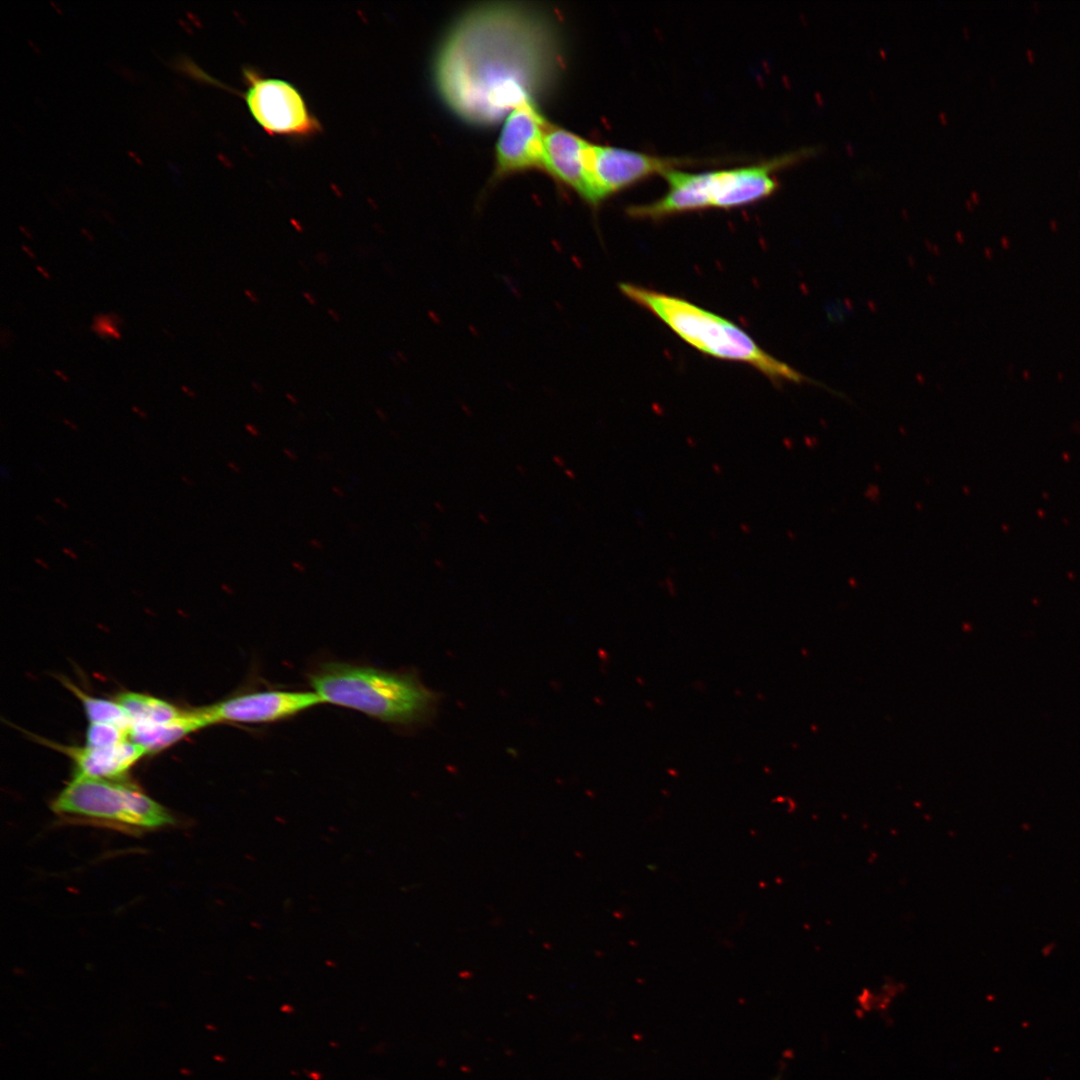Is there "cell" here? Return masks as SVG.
<instances>
[{
    "label": "cell",
    "mask_w": 1080,
    "mask_h": 1080,
    "mask_svg": "<svg viewBox=\"0 0 1080 1080\" xmlns=\"http://www.w3.org/2000/svg\"><path fill=\"white\" fill-rule=\"evenodd\" d=\"M291 567L299 573H304L306 571V566L297 560L291 562Z\"/></svg>",
    "instance_id": "cell-27"
},
{
    "label": "cell",
    "mask_w": 1080,
    "mask_h": 1080,
    "mask_svg": "<svg viewBox=\"0 0 1080 1080\" xmlns=\"http://www.w3.org/2000/svg\"><path fill=\"white\" fill-rule=\"evenodd\" d=\"M327 313L335 322L340 321V315L335 309L328 308Z\"/></svg>",
    "instance_id": "cell-32"
},
{
    "label": "cell",
    "mask_w": 1080,
    "mask_h": 1080,
    "mask_svg": "<svg viewBox=\"0 0 1080 1080\" xmlns=\"http://www.w3.org/2000/svg\"><path fill=\"white\" fill-rule=\"evenodd\" d=\"M547 123L535 101H526L509 112L496 143L495 177L531 169L544 170Z\"/></svg>",
    "instance_id": "cell-8"
},
{
    "label": "cell",
    "mask_w": 1080,
    "mask_h": 1080,
    "mask_svg": "<svg viewBox=\"0 0 1080 1080\" xmlns=\"http://www.w3.org/2000/svg\"><path fill=\"white\" fill-rule=\"evenodd\" d=\"M52 810L128 832L154 830L175 822L165 807L120 779L74 776L54 799Z\"/></svg>",
    "instance_id": "cell-4"
},
{
    "label": "cell",
    "mask_w": 1080,
    "mask_h": 1080,
    "mask_svg": "<svg viewBox=\"0 0 1080 1080\" xmlns=\"http://www.w3.org/2000/svg\"><path fill=\"white\" fill-rule=\"evenodd\" d=\"M375 413H376V415L378 416V418L381 421H383V422L387 421V414L384 412V410H382L380 408H375Z\"/></svg>",
    "instance_id": "cell-34"
},
{
    "label": "cell",
    "mask_w": 1080,
    "mask_h": 1080,
    "mask_svg": "<svg viewBox=\"0 0 1080 1080\" xmlns=\"http://www.w3.org/2000/svg\"><path fill=\"white\" fill-rule=\"evenodd\" d=\"M305 675L323 704L354 710L393 727L423 725L438 704V695L414 672L326 659Z\"/></svg>",
    "instance_id": "cell-2"
},
{
    "label": "cell",
    "mask_w": 1080,
    "mask_h": 1080,
    "mask_svg": "<svg viewBox=\"0 0 1080 1080\" xmlns=\"http://www.w3.org/2000/svg\"><path fill=\"white\" fill-rule=\"evenodd\" d=\"M63 422H64V424H66L67 426H69V427H70L71 429H73L74 431H76V430L78 429L77 425H76L75 423H73V422L69 421L68 419H63Z\"/></svg>",
    "instance_id": "cell-45"
},
{
    "label": "cell",
    "mask_w": 1080,
    "mask_h": 1080,
    "mask_svg": "<svg viewBox=\"0 0 1080 1080\" xmlns=\"http://www.w3.org/2000/svg\"><path fill=\"white\" fill-rule=\"evenodd\" d=\"M551 27L535 11L478 7L453 26L434 65L436 86L463 119L492 124L534 96L558 64Z\"/></svg>",
    "instance_id": "cell-1"
},
{
    "label": "cell",
    "mask_w": 1080,
    "mask_h": 1080,
    "mask_svg": "<svg viewBox=\"0 0 1080 1080\" xmlns=\"http://www.w3.org/2000/svg\"><path fill=\"white\" fill-rule=\"evenodd\" d=\"M285 397L292 405H297L298 404L297 397L295 395H293L292 393L287 392L285 394Z\"/></svg>",
    "instance_id": "cell-37"
},
{
    "label": "cell",
    "mask_w": 1080,
    "mask_h": 1080,
    "mask_svg": "<svg viewBox=\"0 0 1080 1080\" xmlns=\"http://www.w3.org/2000/svg\"><path fill=\"white\" fill-rule=\"evenodd\" d=\"M244 428L245 431L252 437H259L261 434L259 428L252 423H246Z\"/></svg>",
    "instance_id": "cell-18"
},
{
    "label": "cell",
    "mask_w": 1080,
    "mask_h": 1080,
    "mask_svg": "<svg viewBox=\"0 0 1080 1080\" xmlns=\"http://www.w3.org/2000/svg\"><path fill=\"white\" fill-rule=\"evenodd\" d=\"M251 387L255 392H257L259 394H262L264 392V387L262 386V384H260L257 381H252L251 382Z\"/></svg>",
    "instance_id": "cell-33"
},
{
    "label": "cell",
    "mask_w": 1080,
    "mask_h": 1080,
    "mask_svg": "<svg viewBox=\"0 0 1080 1080\" xmlns=\"http://www.w3.org/2000/svg\"><path fill=\"white\" fill-rule=\"evenodd\" d=\"M516 470L523 477H525L527 475V470L522 464H517L516 465Z\"/></svg>",
    "instance_id": "cell-40"
},
{
    "label": "cell",
    "mask_w": 1080,
    "mask_h": 1080,
    "mask_svg": "<svg viewBox=\"0 0 1080 1080\" xmlns=\"http://www.w3.org/2000/svg\"><path fill=\"white\" fill-rule=\"evenodd\" d=\"M53 373L57 378H59L61 381L65 382V383L69 382V380H70L69 376L63 370L54 369Z\"/></svg>",
    "instance_id": "cell-26"
},
{
    "label": "cell",
    "mask_w": 1080,
    "mask_h": 1080,
    "mask_svg": "<svg viewBox=\"0 0 1080 1080\" xmlns=\"http://www.w3.org/2000/svg\"><path fill=\"white\" fill-rule=\"evenodd\" d=\"M50 4L57 10L59 14L62 13L57 3H55L54 1H50Z\"/></svg>",
    "instance_id": "cell-52"
},
{
    "label": "cell",
    "mask_w": 1080,
    "mask_h": 1080,
    "mask_svg": "<svg viewBox=\"0 0 1080 1080\" xmlns=\"http://www.w3.org/2000/svg\"><path fill=\"white\" fill-rule=\"evenodd\" d=\"M243 293H244V296L248 299V301L250 303L259 304L260 299H259L258 295L254 291H252L249 288H245Z\"/></svg>",
    "instance_id": "cell-17"
},
{
    "label": "cell",
    "mask_w": 1080,
    "mask_h": 1080,
    "mask_svg": "<svg viewBox=\"0 0 1080 1080\" xmlns=\"http://www.w3.org/2000/svg\"><path fill=\"white\" fill-rule=\"evenodd\" d=\"M180 390H181V392H182V393H183L184 395H186V396H187V397H189V398H192V399H194V398H196V397H197V394H196V392H195V391H194V390H193L192 388H190L189 386H187V385H185V384H182V385L180 386Z\"/></svg>",
    "instance_id": "cell-21"
},
{
    "label": "cell",
    "mask_w": 1080,
    "mask_h": 1080,
    "mask_svg": "<svg viewBox=\"0 0 1080 1080\" xmlns=\"http://www.w3.org/2000/svg\"><path fill=\"white\" fill-rule=\"evenodd\" d=\"M116 701L126 710L132 724H162L176 722L186 717L189 711L181 710L162 699L137 692H124Z\"/></svg>",
    "instance_id": "cell-12"
},
{
    "label": "cell",
    "mask_w": 1080,
    "mask_h": 1080,
    "mask_svg": "<svg viewBox=\"0 0 1080 1080\" xmlns=\"http://www.w3.org/2000/svg\"><path fill=\"white\" fill-rule=\"evenodd\" d=\"M591 142L548 121L544 134V170L589 202L588 155Z\"/></svg>",
    "instance_id": "cell-9"
},
{
    "label": "cell",
    "mask_w": 1080,
    "mask_h": 1080,
    "mask_svg": "<svg viewBox=\"0 0 1080 1080\" xmlns=\"http://www.w3.org/2000/svg\"><path fill=\"white\" fill-rule=\"evenodd\" d=\"M242 75L246 89L237 93L266 133L303 140L320 132L319 120L292 83L267 77L251 67L243 68Z\"/></svg>",
    "instance_id": "cell-5"
},
{
    "label": "cell",
    "mask_w": 1080,
    "mask_h": 1080,
    "mask_svg": "<svg viewBox=\"0 0 1080 1080\" xmlns=\"http://www.w3.org/2000/svg\"><path fill=\"white\" fill-rule=\"evenodd\" d=\"M623 295L651 312L681 339L715 358L746 363L769 379L802 382V374L763 350L729 320L685 299L645 287L621 283Z\"/></svg>",
    "instance_id": "cell-3"
},
{
    "label": "cell",
    "mask_w": 1080,
    "mask_h": 1080,
    "mask_svg": "<svg viewBox=\"0 0 1080 1080\" xmlns=\"http://www.w3.org/2000/svg\"><path fill=\"white\" fill-rule=\"evenodd\" d=\"M181 478L187 485H189V486L194 485L193 481H190L186 476H182Z\"/></svg>",
    "instance_id": "cell-51"
},
{
    "label": "cell",
    "mask_w": 1080,
    "mask_h": 1080,
    "mask_svg": "<svg viewBox=\"0 0 1080 1080\" xmlns=\"http://www.w3.org/2000/svg\"><path fill=\"white\" fill-rule=\"evenodd\" d=\"M34 561H35V562H36V563H37L38 565H41V566H42V568H44V569H49V568H50L49 564H48V563H46L45 561H43V560H42V559H40V558H35V559H34Z\"/></svg>",
    "instance_id": "cell-42"
},
{
    "label": "cell",
    "mask_w": 1080,
    "mask_h": 1080,
    "mask_svg": "<svg viewBox=\"0 0 1080 1080\" xmlns=\"http://www.w3.org/2000/svg\"><path fill=\"white\" fill-rule=\"evenodd\" d=\"M283 454L288 460L292 462H295L298 459L297 454L290 448H283Z\"/></svg>",
    "instance_id": "cell-24"
},
{
    "label": "cell",
    "mask_w": 1080,
    "mask_h": 1080,
    "mask_svg": "<svg viewBox=\"0 0 1080 1080\" xmlns=\"http://www.w3.org/2000/svg\"><path fill=\"white\" fill-rule=\"evenodd\" d=\"M36 518L39 519V521L43 522L44 524H48V522L45 521V519L42 516H37Z\"/></svg>",
    "instance_id": "cell-55"
},
{
    "label": "cell",
    "mask_w": 1080,
    "mask_h": 1080,
    "mask_svg": "<svg viewBox=\"0 0 1080 1080\" xmlns=\"http://www.w3.org/2000/svg\"><path fill=\"white\" fill-rule=\"evenodd\" d=\"M477 518L483 525L489 524V518L483 512H478Z\"/></svg>",
    "instance_id": "cell-35"
},
{
    "label": "cell",
    "mask_w": 1080,
    "mask_h": 1080,
    "mask_svg": "<svg viewBox=\"0 0 1080 1080\" xmlns=\"http://www.w3.org/2000/svg\"><path fill=\"white\" fill-rule=\"evenodd\" d=\"M302 296L308 302L309 305L316 306L317 299L315 298V296L311 292L303 291Z\"/></svg>",
    "instance_id": "cell-23"
},
{
    "label": "cell",
    "mask_w": 1080,
    "mask_h": 1080,
    "mask_svg": "<svg viewBox=\"0 0 1080 1080\" xmlns=\"http://www.w3.org/2000/svg\"><path fill=\"white\" fill-rule=\"evenodd\" d=\"M433 563L439 569H444L445 568V563L441 559H434Z\"/></svg>",
    "instance_id": "cell-44"
},
{
    "label": "cell",
    "mask_w": 1080,
    "mask_h": 1080,
    "mask_svg": "<svg viewBox=\"0 0 1080 1080\" xmlns=\"http://www.w3.org/2000/svg\"><path fill=\"white\" fill-rule=\"evenodd\" d=\"M227 465L234 473H241V467L237 463L229 461Z\"/></svg>",
    "instance_id": "cell-36"
},
{
    "label": "cell",
    "mask_w": 1080,
    "mask_h": 1080,
    "mask_svg": "<svg viewBox=\"0 0 1080 1080\" xmlns=\"http://www.w3.org/2000/svg\"><path fill=\"white\" fill-rule=\"evenodd\" d=\"M219 1056L220 1055H217V1056L215 1055L214 1059L218 1060V1061H224L225 1060L223 1057H219Z\"/></svg>",
    "instance_id": "cell-57"
},
{
    "label": "cell",
    "mask_w": 1080,
    "mask_h": 1080,
    "mask_svg": "<svg viewBox=\"0 0 1080 1080\" xmlns=\"http://www.w3.org/2000/svg\"><path fill=\"white\" fill-rule=\"evenodd\" d=\"M103 214H104V215H105V217H106V218H107V219L109 220V222H110V223H114L113 219H112V218L110 217V215H109V214H107L106 212H104Z\"/></svg>",
    "instance_id": "cell-54"
},
{
    "label": "cell",
    "mask_w": 1080,
    "mask_h": 1080,
    "mask_svg": "<svg viewBox=\"0 0 1080 1080\" xmlns=\"http://www.w3.org/2000/svg\"><path fill=\"white\" fill-rule=\"evenodd\" d=\"M299 264H300V265H301V266H302L303 268H305V270H306V271L308 270V268H307V267H306V265H305V264H306L305 262H303L302 260H299Z\"/></svg>",
    "instance_id": "cell-56"
},
{
    "label": "cell",
    "mask_w": 1080,
    "mask_h": 1080,
    "mask_svg": "<svg viewBox=\"0 0 1080 1080\" xmlns=\"http://www.w3.org/2000/svg\"><path fill=\"white\" fill-rule=\"evenodd\" d=\"M71 758L75 776L120 779L147 751L127 740L110 747H77L49 744Z\"/></svg>",
    "instance_id": "cell-10"
},
{
    "label": "cell",
    "mask_w": 1080,
    "mask_h": 1080,
    "mask_svg": "<svg viewBox=\"0 0 1080 1080\" xmlns=\"http://www.w3.org/2000/svg\"><path fill=\"white\" fill-rule=\"evenodd\" d=\"M170 66L174 70L182 72L183 74L196 80L212 83L215 85L217 84L221 87L223 86L222 83L218 82L217 80L206 74L187 55H178L171 61Z\"/></svg>",
    "instance_id": "cell-16"
},
{
    "label": "cell",
    "mask_w": 1080,
    "mask_h": 1080,
    "mask_svg": "<svg viewBox=\"0 0 1080 1080\" xmlns=\"http://www.w3.org/2000/svg\"><path fill=\"white\" fill-rule=\"evenodd\" d=\"M19 231L25 238L30 240L34 239L33 233L25 225H19Z\"/></svg>",
    "instance_id": "cell-28"
},
{
    "label": "cell",
    "mask_w": 1080,
    "mask_h": 1080,
    "mask_svg": "<svg viewBox=\"0 0 1080 1080\" xmlns=\"http://www.w3.org/2000/svg\"><path fill=\"white\" fill-rule=\"evenodd\" d=\"M315 260L324 266L329 264V256L325 252H319L315 255Z\"/></svg>",
    "instance_id": "cell-20"
},
{
    "label": "cell",
    "mask_w": 1080,
    "mask_h": 1080,
    "mask_svg": "<svg viewBox=\"0 0 1080 1080\" xmlns=\"http://www.w3.org/2000/svg\"><path fill=\"white\" fill-rule=\"evenodd\" d=\"M208 726H211V723L203 707H200L190 710L186 717L176 722L132 724L129 729V740L142 746L147 754L155 753Z\"/></svg>",
    "instance_id": "cell-11"
},
{
    "label": "cell",
    "mask_w": 1080,
    "mask_h": 1080,
    "mask_svg": "<svg viewBox=\"0 0 1080 1080\" xmlns=\"http://www.w3.org/2000/svg\"><path fill=\"white\" fill-rule=\"evenodd\" d=\"M28 43L30 44L31 47H33V49L35 50L36 53H40V50L37 48V46L34 45L33 42H31V40H28Z\"/></svg>",
    "instance_id": "cell-53"
},
{
    "label": "cell",
    "mask_w": 1080,
    "mask_h": 1080,
    "mask_svg": "<svg viewBox=\"0 0 1080 1080\" xmlns=\"http://www.w3.org/2000/svg\"><path fill=\"white\" fill-rule=\"evenodd\" d=\"M129 740V730L110 723H90L86 732V746L110 747Z\"/></svg>",
    "instance_id": "cell-14"
},
{
    "label": "cell",
    "mask_w": 1080,
    "mask_h": 1080,
    "mask_svg": "<svg viewBox=\"0 0 1080 1080\" xmlns=\"http://www.w3.org/2000/svg\"><path fill=\"white\" fill-rule=\"evenodd\" d=\"M62 551H63V553H64V554H66V555L70 556V557H71V558H72L73 560H77V559H78V556H77V555L75 554V552H73V551H72L71 549H69V548H66V547H64V548L62 549Z\"/></svg>",
    "instance_id": "cell-39"
},
{
    "label": "cell",
    "mask_w": 1080,
    "mask_h": 1080,
    "mask_svg": "<svg viewBox=\"0 0 1080 1080\" xmlns=\"http://www.w3.org/2000/svg\"><path fill=\"white\" fill-rule=\"evenodd\" d=\"M178 22H179V24H180V25H181V26H182L183 28H185V29H186V31H187V32H188L189 34H191V33H192V32H191V29H190V28H189V27H188V26L186 25V23H185V22H184V21H183L182 19H179V20H178Z\"/></svg>",
    "instance_id": "cell-48"
},
{
    "label": "cell",
    "mask_w": 1080,
    "mask_h": 1080,
    "mask_svg": "<svg viewBox=\"0 0 1080 1080\" xmlns=\"http://www.w3.org/2000/svg\"><path fill=\"white\" fill-rule=\"evenodd\" d=\"M332 491L336 496H338L340 498L345 497V492L338 486H333Z\"/></svg>",
    "instance_id": "cell-38"
},
{
    "label": "cell",
    "mask_w": 1080,
    "mask_h": 1080,
    "mask_svg": "<svg viewBox=\"0 0 1080 1080\" xmlns=\"http://www.w3.org/2000/svg\"><path fill=\"white\" fill-rule=\"evenodd\" d=\"M131 410L134 413H136L140 418H144V419L147 418V413L144 410H142L140 407L133 405L131 407Z\"/></svg>",
    "instance_id": "cell-31"
},
{
    "label": "cell",
    "mask_w": 1080,
    "mask_h": 1080,
    "mask_svg": "<svg viewBox=\"0 0 1080 1080\" xmlns=\"http://www.w3.org/2000/svg\"><path fill=\"white\" fill-rule=\"evenodd\" d=\"M180 1073L183 1074V1075H191L192 1071L187 1069V1068H181Z\"/></svg>",
    "instance_id": "cell-50"
},
{
    "label": "cell",
    "mask_w": 1080,
    "mask_h": 1080,
    "mask_svg": "<svg viewBox=\"0 0 1080 1080\" xmlns=\"http://www.w3.org/2000/svg\"><path fill=\"white\" fill-rule=\"evenodd\" d=\"M319 705L323 702L312 689L247 688L203 709L211 725H268L289 720Z\"/></svg>",
    "instance_id": "cell-7"
},
{
    "label": "cell",
    "mask_w": 1080,
    "mask_h": 1080,
    "mask_svg": "<svg viewBox=\"0 0 1080 1080\" xmlns=\"http://www.w3.org/2000/svg\"><path fill=\"white\" fill-rule=\"evenodd\" d=\"M80 233H81V234H82V235H83V236H84V237L86 238V240H88L89 242H94L95 238H94L93 234H92V233H91V232H90V231H89L88 229H86V228H81V229H80Z\"/></svg>",
    "instance_id": "cell-30"
},
{
    "label": "cell",
    "mask_w": 1080,
    "mask_h": 1080,
    "mask_svg": "<svg viewBox=\"0 0 1080 1080\" xmlns=\"http://www.w3.org/2000/svg\"><path fill=\"white\" fill-rule=\"evenodd\" d=\"M309 1076H310V1078H313L314 1080H320L321 1079V1075L319 1073H317V1072H313V1073L311 1072L309 1074Z\"/></svg>",
    "instance_id": "cell-49"
},
{
    "label": "cell",
    "mask_w": 1080,
    "mask_h": 1080,
    "mask_svg": "<svg viewBox=\"0 0 1080 1080\" xmlns=\"http://www.w3.org/2000/svg\"><path fill=\"white\" fill-rule=\"evenodd\" d=\"M54 502H55V503H57L58 505H60L61 507L65 508V509H67V508H68V505H67V503H66V502H64V501H62V500H61L60 498H58V497H55V498H54Z\"/></svg>",
    "instance_id": "cell-47"
},
{
    "label": "cell",
    "mask_w": 1080,
    "mask_h": 1080,
    "mask_svg": "<svg viewBox=\"0 0 1080 1080\" xmlns=\"http://www.w3.org/2000/svg\"><path fill=\"white\" fill-rule=\"evenodd\" d=\"M564 474H565V475H566V476H567L568 478H570V479H574V478H575V472H574V471H573L572 469H570V468H565V469H564Z\"/></svg>",
    "instance_id": "cell-43"
},
{
    "label": "cell",
    "mask_w": 1080,
    "mask_h": 1080,
    "mask_svg": "<svg viewBox=\"0 0 1080 1080\" xmlns=\"http://www.w3.org/2000/svg\"><path fill=\"white\" fill-rule=\"evenodd\" d=\"M434 507L438 512H441V513L445 512V507L441 502L435 501L434 502Z\"/></svg>",
    "instance_id": "cell-41"
},
{
    "label": "cell",
    "mask_w": 1080,
    "mask_h": 1080,
    "mask_svg": "<svg viewBox=\"0 0 1080 1080\" xmlns=\"http://www.w3.org/2000/svg\"><path fill=\"white\" fill-rule=\"evenodd\" d=\"M695 163L694 159L661 157L625 148L591 143L588 156L589 203L597 207L611 195L656 174Z\"/></svg>",
    "instance_id": "cell-6"
},
{
    "label": "cell",
    "mask_w": 1080,
    "mask_h": 1080,
    "mask_svg": "<svg viewBox=\"0 0 1080 1080\" xmlns=\"http://www.w3.org/2000/svg\"><path fill=\"white\" fill-rule=\"evenodd\" d=\"M63 684L81 701L90 723H110L130 729L132 721L126 710L116 700L90 696L67 679H63Z\"/></svg>",
    "instance_id": "cell-13"
},
{
    "label": "cell",
    "mask_w": 1080,
    "mask_h": 1080,
    "mask_svg": "<svg viewBox=\"0 0 1080 1080\" xmlns=\"http://www.w3.org/2000/svg\"><path fill=\"white\" fill-rule=\"evenodd\" d=\"M35 269L43 279H45V280H51L52 279L51 273L43 265L37 264L35 266Z\"/></svg>",
    "instance_id": "cell-19"
},
{
    "label": "cell",
    "mask_w": 1080,
    "mask_h": 1080,
    "mask_svg": "<svg viewBox=\"0 0 1080 1080\" xmlns=\"http://www.w3.org/2000/svg\"><path fill=\"white\" fill-rule=\"evenodd\" d=\"M307 543L314 550L319 551V550H323V548H324L323 542L321 540H319V539H316V538L309 539Z\"/></svg>",
    "instance_id": "cell-22"
},
{
    "label": "cell",
    "mask_w": 1080,
    "mask_h": 1080,
    "mask_svg": "<svg viewBox=\"0 0 1080 1080\" xmlns=\"http://www.w3.org/2000/svg\"><path fill=\"white\" fill-rule=\"evenodd\" d=\"M128 154H129V155H130V156H131V157H132V158H133V159H134V160H135V161H136V162H137L138 164H143V162L141 161V159L139 158V156H138L137 154H135V153H134L133 151H128Z\"/></svg>",
    "instance_id": "cell-46"
},
{
    "label": "cell",
    "mask_w": 1080,
    "mask_h": 1080,
    "mask_svg": "<svg viewBox=\"0 0 1080 1080\" xmlns=\"http://www.w3.org/2000/svg\"><path fill=\"white\" fill-rule=\"evenodd\" d=\"M552 460H553V462H554V464L556 466L561 467V468L565 467V460H564V458L562 456L553 455Z\"/></svg>",
    "instance_id": "cell-29"
},
{
    "label": "cell",
    "mask_w": 1080,
    "mask_h": 1080,
    "mask_svg": "<svg viewBox=\"0 0 1080 1080\" xmlns=\"http://www.w3.org/2000/svg\"><path fill=\"white\" fill-rule=\"evenodd\" d=\"M21 250H22V251H23V252H24V253H25V254L27 255V257H28V258H30V259H32V260L36 259V254H35V252H34V251H33V249H32V248H31L30 246H28L27 244H22V245H21Z\"/></svg>",
    "instance_id": "cell-25"
},
{
    "label": "cell",
    "mask_w": 1080,
    "mask_h": 1080,
    "mask_svg": "<svg viewBox=\"0 0 1080 1080\" xmlns=\"http://www.w3.org/2000/svg\"><path fill=\"white\" fill-rule=\"evenodd\" d=\"M123 319L117 313H97L92 318L90 330L101 339L121 340Z\"/></svg>",
    "instance_id": "cell-15"
}]
</instances>
